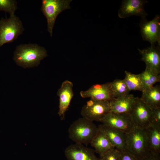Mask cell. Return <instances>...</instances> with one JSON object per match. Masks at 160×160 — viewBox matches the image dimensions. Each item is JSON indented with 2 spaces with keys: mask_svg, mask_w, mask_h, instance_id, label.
I'll list each match as a JSON object with an SVG mask.
<instances>
[{
  "mask_svg": "<svg viewBox=\"0 0 160 160\" xmlns=\"http://www.w3.org/2000/svg\"><path fill=\"white\" fill-rule=\"evenodd\" d=\"M14 54L13 60L18 65L24 68L37 66L47 55L44 47L31 44L18 45Z\"/></svg>",
  "mask_w": 160,
  "mask_h": 160,
  "instance_id": "1",
  "label": "cell"
},
{
  "mask_svg": "<svg viewBox=\"0 0 160 160\" xmlns=\"http://www.w3.org/2000/svg\"><path fill=\"white\" fill-rule=\"evenodd\" d=\"M98 131L93 121L82 117L74 121L68 129L69 138L76 143H90Z\"/></svg>",
  "mask_w": 160,
  "mask_h": 160,
  "instance_id": "2",
  "label": "cell"
},
{
  "mask_svg": "<svg viewBox=\"0 0 160 160\" xmlns=\"http://www.w3.org/2000/svg\"><path fill=\"white\" fill-rule=\"evenodd\" d=\"M127 151L140 160L150 151L145 129L135 127L127 134Z\"/></svg>",
  "mask_w": 160,
  "mask_h": 160,
  "instance_id": "3",
  "label": "cell"
},
{
  "mask_svg": "<svg viewBox=\"0 0 160 160\" xmlns=\"http://www.w3.org/2000/svg\"><path fill=\"white\" fill-rule=\"evenodd\" d=\"M24 30L22 21L15 14L9 18H2L0 20V47L15 40Z\"/></svg>",
  "mask_w": 160,
  "mask_h": 160,
  "instance_id": "4",
  "label": "cell"
},
{
  "mask_svg": "<svg viewBox=\"0 0 160 160\" xmlns=\"http://www.w3.org/2000/svg\"><path fill=\"white\" fill-rule=\"evenodd\" d=\"M71 0H43L41 10L47 20V30L52 36V30L58 15L71 8Z\"/></svg>",
  "mask_w": 160,
  "mask_h": 160,
  "instance_id": "5",
  "label": "cell"
},
{
  "mask_svg": "<svg viewBox=\"0 0 160 160\" xmlns=\"http://www.w3.org/2000/svg\"><path fill=\"white\" fill-rule=\"evenodd\" d=\"M111 112L110 102L90 99L82 107V117L93 121H100Z\"/></svg>",
  "mask_w": 160,
  "mask_h": 160,
  "instance_id": "6",
  "label": "cell"
},
{
  "mask_svg": "<svg viewBox=\"0 0 160 160\" xmlns=\"http://www.w3.org/2000/svg\"><path fill=\"white\" fill-rule=\"evenodd\" d=\"M100 121L103 124L126 134L135 127L129 113H116L110 112Z\"/></svg>",
  "mask_w": 160,
  "mask_h": 160,
  "instance_id": "7",
  "label": "cell"
},
{
  "mask_svg": "<svg viewBox=\"0 0 160 160\" xmlns=\"http://www.w3.org/2000/svg\"><path fill=\"white\" fill-rule=\"evenodd\" d=\"M151 109L140 98L136 97L135 105L129 114L135 127L145 129L152 124Z\"/></svg>",
  "mask_w": 160,
  "mask_h": 160,
  "instance_id": "8",
  "label": "cell"
},
{
  "mask_svg": "<svg viewBox=\"0 0 160 160\" xmlns=\"http://www.w3.org/2000/svg\"><path fill=\"white\" fill-rule=\"evenodd\" d=\"M140 26L143 40L150 43L151 45H160V16L156 15L152 20L148 21L146 17L141 18Z\"/></svg>",
  "mask_w": 160,
  "mask_h": 160,
  "instance_id": "9",
  "label": "cell"
},
{
  "mask_svg": "<svg viewBox=\"0 0 160 160\" xmlns=\"http://www.w3.org/2000/svg\"><path fill=\"white\" fill-rule=\"evenodd\" d=\"M147 2L145 0H122L118 11V16L124 18L134 15L140 16L141 18H146L148 14L144 7Z\"/></svg>",
  "mask_w": 160,
  "mask_h": 160,
  "instance_id": "10",
  "label": "cell"
},
{
  "mask_svg": "<svg viewBox=\"0 0 160 160\" xmlns=\"http://www.w3.org/2000/svg\"><path fill=\"white\" fill-rule=\"evenodd\" d=\"M160 45L151 44V46L142 49H138L142 55L141 60L145 63L147 68L154 74L160 73Z\"/></svg>",
  "mask_w": 160,
  "mask_h": 160,
  "instance_id": "11",
  "label": "cell"
},
{
  "mask_svg": "<svg viewBox=\"0 0 160 160\" xmlns=\"http://www.w3.org/2000/svg\"><path fill=\"white\" fill-rule=\"evenodd\" d=\"M65 154L68 160H100L93 150L80 144L68 146L65 150Z\"/></svg>",
  "mask_w": 160,
  "mask_h": 160,
  "instance_id": "12",
  "label": "cell"
},
{
  "mask_svg": "<svg viewBox=\"0 0 160 160\" xmlns=\"http://www.w3.org/2000/svg\"><path fill=\"white\" fill-rule=\"evenodd\" d=\"M80 94L83 98L90 97L97 100L110 102L115 99L112 95L109 82L93 85L87 90L81 91Z\"/></svg>",
  "mask_w": 160,
  "mask_h": 160,
  "instance_id": "13",
  "label": "cell"
},
{
  "mask_svg": "<svg viewBox=\"0 0 160 160\" xmlns=\"http://www.w3.org/2000/svg\"><path fill=\"white\" fill-rule=\"evenodd\" d=\"M97 127L99 131L105 134L115 148L121 152L127 151L126 134L103 124Z\"/></svg>",
  "mask_w": 160,
  "mask_h": 160,
  "instance_id": "14",
  "label": "cell"
},
{
  "mask_svg": "<svg viewBox=\"0 0 160 160\" xmlns=\"http://www.w3.org/2000/svg\"><path fill=\"white\" fill-rule=\"evenodd\" d=\"M73 84L71 81L65 80L63 82L57 92V95L59 97L58 113L62 120L64 119L65 113L73 96Z\"/></svg>",
  "mask_w": 160,
  "mask_h": 160,
  "instance_id": "15",
  "label": "cell"
},
{
  "mask_svg": "<svg viewBox=\"0 0 160 160\" xmlns=\"http://www.w3.org/2000/svg\"><path fill=\"white\" fill-rule=\"evenodd\" d=\"M136 97L131 94L115 98L110 102L111 112L116 113H129L135 103Z\"/></svg>",
  "mask_w": 160,
  "mask_h": 160,
  "instance_id": "16",
  "label": "cell"
},
{
  "mask_svg": "<svg viewBox=\"0 0 160 160\" xmlns=\"http://www.w3.org/2000/svg\"><path fill=\"white\" fill-rule=\"evenodd\" d=\"M140 98L152 109L160 107V87L156 85L144 90Z\"/></svg>",
  "mask_w": 160,
  "mask_h": 160,
  "instance_id": "17",
  "label": "cell"
},
{
  "mask_svg": "<svg viewBox=\"0 0 160 160\" xmlns=\"http://www.w3.org/2000/svg\"><path fill=\"white\" fill-rule=\"evenodd\" d=\"M145 130L150 151L160 154V125L151 124Z\"/></svg>",
  "mask_w": 160,
  "mask_h": 160,
  "instance_id": "18",
  "label": "cell"
},
{
  "mask_svg": "<svg viewBox=\"0 0 160 160\" xmlns=\"http://www.w3.org/2000/svg\"><path fill=\"white\" fill-rule=\"evenodd\" d=\"M90 144L94 148L95 152L100 156L108 150L115 148L105 134L98 130Z\"/></svg>",
  "mask_w": 160,
  "mask_h": 160,
  "instance_id": "19",
  "label": "cell"
},
{
  "mask_svg": "<svg viewBox=\"0 0 160 160\" xmlns=\"http://www.w3.org/2000/svg\"><path fill=\"white\" fill-rule=\"evenodd\" d=\"M125 76L123 79L129 92L137 90L142 92L144 90L140 74H135L125 71Z\"/></svg>",
  "mask_w": 160,
  "mask_h": 160,
  "instance_id": "20",
  "label": "cell"
},
{
  "mask_svg": "<svg viewBox=\"0 0 160 160\" xmlns=\"http://www.w3.org/2000/svg\"><path fill=\"white\" fill-rule=\"evenodd\" d=\"M109 84L114 98L123 97L129 94V91L123 79H116L112 82H109Z\"/></svg>",
  "mask_w": 160,
  "mask_h": 160,
  "instance_id": "21",
  "label": "cell"
},
{
  "mask_svg": "<svg viewBox=\"0 0 160 160\" xmlns=\"http://www.w3.org/2000/svg\"><path fill=\"white\" fill-rule=\"evenodd\" d=\"M140 74L144 90L152 87L156 83L160 81V75H155L147 68Z\"/></svg>",
  "mask_w": 160,
  "mask_h": 160,
  "instance_id": "22",
  "label": "cell"
},
{
  "mask_svg": "<svg viewBox=\"0 0 160 160\" xmlns=\"http://www.w3.org/2000/svg\"><path fill=\"white\" fill-rule=\"evenodd\" d=\"M17 2L15 0H0V11L8 12L10 15H14L18 9Z\"/></svg>",
  "mask_w": 160,
  "mask_h": 160,
  "instance_id": "23",
  "label": "cell"
},
{
  "mask_svg": "<svg viewBox=\"0 0 160 160\" xmlns=\"http://www.w3.org/2000/svg\"><path fill=\"white\" fill-rule=\"evenodd\" d=\"M121 151L114 148L100 156V160H119Z\"/></svg>",
  "mask_w": 160,
  "mask_h": 160,
  "instance_id": "24",
  "label": "cell"
},
{
  "mask_svg": "<svg viewBox=\"0 0 160 160\" xmlns=\"http://www.w3.org/2000/svg\"><path fill=\"white\" fill-rule=\"evenodd\" d=\"M151 118L152 124L160 125V107L151 109Z\"/></svg>",
  "mask_w": 160,
  "mask_h": 160,
  "instance_id": "25",
  "label": "cell"
},
{
  "mask_svg": "<svg viewBox=\"0 0 160 160\" xmlns=\"http://www.w3.org/2000/svg\"><path fill=\"white\" fill-rule=\"evenodd\" d=\"M119 160H138L128 151L121 152Z\"/></svg>",
  "mask_w": 160,
  "mask_h": 160,
  "instance_id": "26",
  "label": "cell"
},
{
  "mask_svg": "<svg viewBox=\"0 0 160 160\" xmlns=\"http://www.w3.org/2000/svg\"><path fill=\"white\" fill-rule=\"evenodd\" d=\"M140 160H160V154L150 152L147 155Z\"/></svg>",
  "mask_w": 160,
  "mask_h": 160,
  "instance_id": "27",
  "label": "cell"
}]
</instances>
